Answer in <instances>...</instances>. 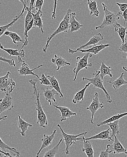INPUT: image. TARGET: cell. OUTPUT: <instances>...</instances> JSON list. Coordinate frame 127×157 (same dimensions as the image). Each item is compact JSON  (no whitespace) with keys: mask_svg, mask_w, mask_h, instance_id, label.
Listing matches in <instances>:
<instances>
[{"mask_svg":"<svg viewBox=\"0 0 127 157\" xmlns=\"http://www.w3.org/2000/svg\"><path fill=\"white\" fill-rule=\"evenodd\" d=\"M0 61L7 63L9 66L15 67H16V62L14 59H8L2 57L0 56Z\"/></svg>","mask_w":127,"mask_h":157,"instance_id":"39","label":"cell"},{"mask_svg":"<svg viewBox=\"0 0 127 157\" xmlns=\"http://www.w3.org/2000/svg\"><path fill=\"white\" fill-rule=\"evenodd\" d=\"M118 123H119V120H118V121H116L113 122L109 123L106 124L110 127V129L111 130L112 135L111 136L112 138L113 137H114L115 135H119L120 134Z\"/></svg>","mask_w":127,"mask_h":157,"instance_id":"33","label":"cell"},{"mask_svg":"<svg viewBox=\"0 0 127 157\" xmlns=\"http://www.w3.org/2000/svg\"><path fill=\"white\" fill-rule=\"evenodd\" d=\"M12 74L7 72L6 75L0 77V92H4L5 94H10L16 86V83L12 78L9 77Z\"/></svg>","mask_w":127,"mask_h":157,"instance_id":"5","label":"cell"},{"mask_svg":"<svg viewBox=\"0 0 127 157\" xmlns=\"http://www.w3.org/2000/svg\"><path fill=\"white\" fill-rule=\"evenodd\" d=\"M87 5L90 11V14L93 17H98L100 15L99 11L98 10L99 6L96 1L87 0Z\"/></svg>","mask_w":127,"mask_h":157,"instance_id":"31","label":"cell"},{"mask_svg":"<svg viewBox=\"0 0 127 157\" xmlns=\"http://www.w3.org/2000/svg\"><path fill=\"white\" fill-rule=\"evenodd\" d=\"M104 107V105H103V103H100V102L98 94L97 92H95L91 104L88 107L86 108V109L90 110L92 113V116L90 120L91 123L94 124L93 120H94V115L100 109H103Z\"/></svg>","mask_w":127,"mask_h":157,"instance_id":"8","label":"cell"},{"mask_svg":"<svg viewBox=\"0 0 127 157\" xmlns=\"http://www.w3.org/2000/svg\"><path fill=\"white\" fill-rule=\"evenodd\" d=\"M116 4L119 7V12L122 15V13H123L127 8V3H119L118 2H116Z\"/></svg>","mask_w":127,"mask_h":157,"instance_id":"41","label":"cell"},{"mask_svg":"<svg viewBox=\"0 0 127 157\" xmlns=\"http://www.w3.org/2000/svg\"><path fill=\"white\" fill-rule=\"evenodd\" d=\"M18 120L17 121L18 126L21 131H20L21 135L23 137L25 136V133L28 130V128L32 127L33 125L31 124L24 121L21 118V116L18 115Z\"/></svg>","mask_w":127,"mask_h":157,"instance_id":"26","label":"cell"},{"mask_svg":"<svg viewBox=\"0 0 127 157\" xmlns=\"http://www.w3.org/2000/svg\"><path fill=\"white\" fill-rule=\"evenodd\" d=\"M20 156V155L15 154L14 155H12L10 156L5 155L3 157H19Z\"/></svg>","mask_w":127,"mask_h":157,"instance_id":"48","label":"cell"},{"mask_svg":"<svg viewBox=\"0 0 127 157\" xmlns=\"http://www.w3.org/2000/svg\"><path fill=\"white\" fill-rule=\"evenodd\" d=\"M114 140L112 145H110L114 155L124 153L127 155V150L123 146L119 140L117 138L116 136H114Z\"/></svg>","mask_w":127,"mask_h":157,"instance_id":"17","label":"cell"},{"mask_svg":"<svg viewBox=\"0 0 127 157\" xmlns=\"http://www.w3.org/2000/svg\"><path fill=\"white\" fill-rule=\"evenodd\" d=\"M33 25H34V21H33V19L31 21L30 23H29V24H28V26H27V29H26V32H27V33L28 34V32L31 30V29H32L33 28Z\"/></svg>","mask_w":127,"mask_h":157,"instance_id":"45","label":"cell"},{"mask_svg":"<svg viewBox=\"0 0 127 157\" xmlns=\"http://www.w3.org/2000/svg\"><path fill=\"white\" fill-rule=\"evenodd\" d=\"M82 141L84 144L82 151L85 153L87 157H94V151L92 143L89 140H83Z\"/></svg>","mask_w":127,"mask_h":157,"instance_id":"29","label":"cell"},{"mask_svg":"<svg viewBox=\"0 0 127 157\" xmlns=\"http://www.w3.org/2000/svg\"><path fill=\"white\" fill-rule=\"evenodd\" d=\"M76 13L75 12H72L71 15V17L69 20V23L71 25V33L77 32L81 29L83 25L81 24L78 21L76 17Z\"/></svg>","mask_w":127,"mask_h":157,"instance_id":"20","label":"cell"},{"mask_svg":"<svg viewBox=\"0 0 127 157\" xmlns=\"http://www.w3.org/2000/svg\"><path fill=\"white\" fill-rule=\"evenodd\" d=\"M58 1V0H54V6H53V10L52 12V19L53 20H55L56 18V12Z\"/></svg>","mask_w":127,"mask_h":157,"instance_id":"42","label":"cell"},{"mask_svg":"<svg viewBox=\"0 0 127 157\" xmlns=\"http://www.w3.org/2000/svg\"><path fill=\"white\" fill-rule=\"evenodd\" d=\"M102 5L104 13V18L100 25L95 27V29L96 30L104 29L106 26H114L117 23L118 21L119 20L120 17H122V15L119 12L115 13L110 11L104 3H102Z\"/></svg>","mask_w":127,"mask_h":157,"instance_id":"3","label":"cell"},{"mask_svg":"<svg viewBox=\"0 0 127 157\" xmlns=\"http://www.w3.org/2000/svg\"><path fill=\"white\" fill-rule=\"evenodd\" d=\"M57 127L59 128L62 132V136L64 138L66 145L65 149L64 151L65 152L66 154L67 155H69L70 147L72 146V144H76V141H78V138L80 136H85L87 134V132H85L77 135H70L66 133L59 124H58Z\"/></svg>","mask_w":127,"mask_h":157,"instance_id":"7","label":"cell"},{"mask_svg":"<svg viewBox=\"0 0 127 157\" xmlns=\"http://www.w3.org/2000/svg\"><path fill=\"white\" fill-rule=\"evenodd\" d=\"M124 76H125L124 73H122L120 76L118 78L115 79L114 81H108V82L112 85L113 87L114 90H117L118 89L120 88V87L123 86L124 85H127V81H126L125 78H124ZM126 91H127V89L126 90L124 91L122 93H123Z\"/></svg>","mask_w":127,"mask_h":157,"instance_id":"27","label":"cell"},{"mask_svg":"<svg viewBox=\"0 0 127 157\" xmlns=\"http://www.w3.org/2000/svg\"><path fill=\"white\" fill-rule=\"evenodd\" d=\"M36 0H31V2H30V6L29 7H28V9L30 10L33 13H34L35 9L34 7V4Z\"/></svg>","mask_w":127,"mask_h":157,"instance_id":"44","label":"cell"},{"mask_svg":"<svg viewBox=\"0 0 127 157\" xmlns=\"http://www.w3.org/2000/svg\"><path fill=\"white\" fill-rule=\"evenodd\" d=\"M56 133H57V131H56V129H54L51 135H45V134L44 135L43 138L41 139L42 144H41V147H40V149L38 150V153H37L36 157H39V155H40V153L42 152V150L45 148H47L52 144L53 141L55 138V135Z\"/></svg>","mask_w":127,"mask_h":157,"instance_id":"12","label":"cell"},{"mask_svg":"<svg viewBox=\"0 0 127 157\" xmlns=\"http://www.w3.org/2000/svg\"><path fill=\"white\" fill-rule=\"evenodd\" d=\"M126 58H127V56H126Z\"/></svg>","mask_w":127,"mask_h":157,"instance_id":"54","label":"cell"},{"mask_svg":"<svg viewBox=\"0 0 127 157\" xmlns=\"http://www.w3.org/2000/svg\"><path fill=\"white\" fill-rule=\"evenodd\" d=\"M110 46V44H100V45H93L91 48L86 49V50L81 49V50H73L69 49H68V52L71 54H73L77 52H80L82 53H92L94 55H97L102 50H104V49Z\"/></svg>","mask_w":127,"mask_h":157,"instance_id":"9","label":"cell"},{"mask_svg":"<svg viewBox=\"0 0 127 157\" xmlns=\"http://www.w3.org/2000/svg\"><path fill=\"white\" fill-rule=\"evenodd\" d=\"M71 13H72V11L71 9H68L63 20L60 22L58 28L50 36L48 37L46 45L43 49V52L45 53H46L47 49L49 47L50 42L52 40V39H53V38H54L56 35L61 33H67L69 28H70L71 25L69 23V20Z\"/></svg>","mask_w":127,"mask_h":157,"instance_id":"2","label":"cell"},{"mask_svg":"<svg viewBox=\"0 0 127 157\" xmlns=\"http://www.w3.org/2000/svg\"><path fill=\"white\" fill-rule=\"evenodd\" d=\"M110 131L111 129L108 128L106 130L102 131L99 134L94 135V136H91L89 138H85L83 136H82V138H78V140L82 141L83 140H107L109 141L114 142V140L110 136Z\"/></svg>","mask_w":127,"mask_h":157,"instance_id":"11","label":"cell"},{"mask_svg":"<svg viewBox=\"0 0 127 157\" xmlns=\"http://www.w3.org/2000/svg\"><path fill=\"white\" fill-rule=\"evenodd\" d=\"M25 11H27V13L26 16H25V22H24V36H25V40H24L23 46H22L20 50L23 49L24 46H27L28 45V43H29V41H28V39H27L29 36H28V34L27 33V32H26V29H27V26H28L29 23L31 22L33 19L32 15L31 14V11L28 9V7L27 6H26V8H25Z\"/></svg>","mask_w":127,"mask_h":157,"instance_id":"19","label":"cell"},{"mask_svg":"<svg viewBox=\"0 0 127 157\" xmlns=\"http://www.w3.org/2000/svg\"><path fill=\"white\" fill-rule=\"evenodd\" d=\"M0 149H2L3 151L5 152V150H8L11 151L14 154L17 155H20V152L19 150H17L16 148L14 147H12L7 145V144L4 142L0 138Z\"/></svg>","mask_w":127,"mask_h":157,"instance_id":"36","label":"cell"},{"mask_svg":"<svg viewBox=\"0 0 127 157\" xmlns=\"http://www.w3.org/2000/svg\"><path fill=\"white\" fill-rule=\"evenodd\" d=\"M7 115H4V116H3L2 117L0 118V121H5L7 119Z\"/></svg>","mask_w":127,"mask_h":157,"instance_id":"49","label":"cell"},{"mask_svg":"<svg viewBox=\"0 0 127 157\" xmlns=\"http://www.w3.org/2000/svg\"><path fill=\"white\" fill-rule=\"evenodd\" d=\"M93 56L92 54L89 53H86L83 57L80 58V57H77L76 59V66L73 70V73H75L73 81H75L77 78L78 74L83 69H87L88 67H93L92 63H88L89 58Z\"/></svg>","mask_w":127,"mask_h":157,"instance_id":"6","label":"cell"},{"mask_svg":"<svg viewBox=\"0 0 127 157\" xmlns=\"http://www.w3.org/2000/svg\"><path fill=\"white\" fill-rule=\"evenodd\" d=\"M43 12L42 11L38 10L36 13H33L31 12L33 18L34 25L33 27H38L40 28L42 33H44V31L43 30V23L42 20V17L43 15Z\"/></svg>","mask_w":127,"mask_h":157,"instance_id":"18","label":"cell"},{"mask_svg":"<svg viewBox=\"0 0 127 157\" xmlns=\"http://www.w3.org/2000/svg\"><path fill=\"white\" fill-rule=\"evenodd\" d=\"M46 76L47 78L49 79L51 87L55 90L59 94L60 97L63 98L64 97V94H63L62 91H61V88H60L59 83H58L57 78H55L54 75L50 76V75H48Z\"/></svg>","mask_w":127,"mask_h":157,"instance_id":"28","label":"cell"},{"mask_svg":"<svg viewBox=\"0 0 127 157\" xmlns=\"http://www.w3.org/2000/svg\"><path fill=\"white\" fill-rule=\"evenodd\" d=\"M114 32L118 33L119 37L121 39L122 41V44L125 43V39L126 33L127 32V27L123 26L118 23L114 25Z\"/></svg>","mask_w":127,"mask_h":157,"instance_id":"30","label":"cell"},{"mask_svg":"<svg viewBox=\"0 0 127 157\" xmlns=\"http://www.w3.org/2000/svg\"><path fill=\"white\" fill-rule=\"evenodd\" d=\"M2 153H1V152H0V157H2Z\"/></svg>","mask_w":127,"mask_h":157,"instance_id":"52","label":"cell"},{"mask_svg":"<svg viewBox=\"0 0 127 157\" xmlns=\"http://www.w3.org/2000/svg\"><path fill=\"white\" fill-rule=\"evenodd\" d=\"M119 51L122 52L126 53L127 54V41L125 40V43L122 44L119 48Z\"/></svg>","mask_w":127,"mask_h":157,"instance_id":"43","label":"cell"},{"mask_svg":"<svg viewBox=\"0 0 127 157\" xmlns=\"http://www.w3.org/2000/svg\"><path fill=\"white\" fill-rule=\"evenodd\" d=\"M14 108L13 98L10 94H5L0 100V115L5 111H10Z\"/></svg>","mask_w":127,"mask_h":157,"instance_id":"10","label":"cell"},{"mask_svg":"<svg viewBox=\"0 0 127 157\" xmlns=\"http://www.w3.org/2000/svg\"><path fill=\"white\" fill-rule=\"evenodd\" d=\"M0 49L6 52L10 56L17 57L19 63L25 62L22 59V58L24 57L25 56V52L23 49H21L20 51H18V49H6L4 47L3 45H2L1 42H0Z\"/></svg>","mask_w":127,"mask_h":157,"instance_id":"14","label":"cell"},{"mask_svg":"<svg viewBox=\"0 0 127 157\" xmlns=\"http://www.w3.org/2000/svg\"><path fill=\"white\" fill-rule=\"evenodd\" d=\"M43 65H39L36 67L34 68L33 69H30V67L27 65V64L24 62L21 65V67H20L19 69L18 70V72L19 73V75L21 76H27V75H33V76H36L38 79L40 78L39 76L38 75L36 74L34 71L36 69L43 67Z\"/></svg>","mask_w":127,"mask_h":157,"instance_id":"13","label":"cell"},{"mask_svg":"<svg viewBox=\"0 0 127 157\" xmlns=\"http://www.w3.org/2000/svg\"><path fill=\"white\" fill-rule=\"evenodd\" d=\"M126 116H127V112L124 113H120V114L118 113V114H116V115L112 116L111 118L107 119L104 121L101 122L100 123L98 124H97V126L98 127H100L101 126L104 125L106 124L109 123L113 122L115 121H116L119 120L121 118Z\"/></svg>","mask_w":127,"mask_h":157,"instance_id":"32","label":"cell"},{"mask_svg":"<svg viewBox=\"0 0 127 157\" xmlns=\"http://www.w3.org/2000/svg\"><path fill=\"white\" fill-rule=\"evenodd\" d=\"M51 61L55 66H57V68L56 70L59 71L60 68L63 67H65L66 66H71V64L69 62H67L64 58L60 56L55 55L54 57L51 59Z\"/></svg>","mask_w":127,"mask_h":157,"instance_id":"23","label":"cell"},{"mask_svg":"<svg viewBox=\"0 0 127 157\" xmlns=\"http://www.w3.org/2000/svg\"><path fill=\"white\" fill-rule=\"evenodd\" d=\"M53 106L56 109H58L61 112V115L60 116V121L62 122L66 121L67 118H70L71 116H77V113L72 112L70 109L69 108L54 105H53Z\"/></svg>","mask_w":127,"mask_h":157,"instance_id":"15","label":"cell"},{"mask_svg":"<svg viewBox=\"0 0 127 157\" xmlns=\"http://www.w3.org/2000/svg\"><path fill=\"white\" fill-rule=\"evenodd\" d=\"M122 17H123L124 19V26H125V22L127 21V8L123 13H122Z\"/></svg>","mask_w":127,"mask_h":157,"instance_id":"46","label":"cell"},{"mask_svg":"<svg viewBox=\"0 0 127 157\" xmlns=\"http://www.w3.org/2000/svg\"><path fill=\"white\" fill-rule=\"evenodd\" d=\"M31 85L32 86L33 89V93L34 94L35 100L34 104L36 105V110L37 112V124H39L40 127L45 128L48 125V121L47 120L46 115L43 110V107L41 105L40 101V92L37 87V83L38 81L36 79H32L29 80Z\"/></svg>","mask_w":127,"mask_h":157,"instance_id":"1","label":"cell"},{"mask_svg":"<svg viewBox=\"0 0 127 157\" xmlns=\"http://www.w3.org/2000/svg\"><path fill=\"white\" fill-rule=\"evenodd\" d=\"M123 69L124 71H125L127 72V67H123Z\"/></svg>","mask_w":127,"mask_h":157,"instance_id":"51","label":"cell"},{"mask_svg":"<svg viewBox=\"0 0 127 157\" xmlns=\"http://www.w3.org/2000/svg\"><path fill=\"white\" fill-rule=\"evenodd\" d=\"M126 35H127V32H126Z\"/></svg>","mask_w":127,"mask_h":157,"instance_id":"53","label":"cell"},{"mask_svg":"<svg viewBox=\"0 0 127 157\" xmlns=\"http://www.w3.org/2000/svg\"><path fill=\"white\" fill-rule=\"evenodd\" d=\"M26 5H27V3L24 4V5L23 10H22L21 12L19 14L15 17V18L13 20L12 22L8 24L5 25L0 26V38L2 35L4 34L5 32L7 31V30H8L10 27H12V25H14L15 23L19 19L23 18L24 13L25 11Z\"/></svg>","mask_w":127,"mask_h":157,"instance_id":"16","label":"cell"},{"mask_svg":"<svg viewBox=\"0 0 127 157\" xmlns=\"http://www.w3.org/2000/svg\"><path fill=\"white\" fill-rule=\"evenodd\" d=\"M59 94L55 90L53 89L52 90H49L48 88L46 89L44 92V97L45 99L49 103L50 105H52V101L57 104L56 99L54 98L55 95H58Z\"/></svg>","mask_w":127,"mask_h":157,"instance_id":"25","label":"cell"},{"mask_svg":"<svg viewBox=\"0 0 127 157\" xmlns=\"http://www.w3.org/2000/svg\"><path fill=\"white\" fill-rule=\"evenodd\" d=\"M104 39V36H102V34L100 33H99L96 35L93 36L89 41L83 45H81L79 48H78L77 50H81V49H83L85 47H88L90 45H96L97 44L99 43L100 41H101Z\"/></svg>","mask_w":127,"mask_h":157,"instance_id":"22","label":"cell"},{"mask_svg":"<svg viewBox=\"0 0 127 157\" xmlns=\"http://www.w3.org/2000/svg\"><path fill=\"white\" fill-rule=\"evenodd\" d=\"M82 80L83 81H85V80L88 81V82L91 83V84H92L95 87L99 89L102 90L105 94L107 102L110 104L112 102V100L111 98L110 94L108 93V92L104 88V85H103V81L102 80L100 76L99 72L98 71H96L95 73L93 74L92 78H85V77H83Z\"/></svg>","mask_w":127,"mask_h":157,"instance_id":"4","label":"cell"},{"mask_svg":"<svg viewBox=\"0 0 127 157\" xmlns=\"http://www.w3.org/2000/svg\"><path fill=\"white\" fill-rule=\"evenodd\" d=\"M91 85V83L88 82L83 88L82 89L80 90L76 93V94L74 95L73 99H72V102L74 104H78V103H82V101L84 100V96L85 94V91L89 87L90 85Z\"/></svg>","mask_w":127,"mask_h":157,"instance_id":"21","label":"cell"},{"mask_svg":"<svg viewBox=\"0 0 127 157\" xmlns=\"http://www.w3.org/2000/svg\"><path fill=\"white\" fill-rule=\"evenodd\" d=\"M111 144H108L107 145V148L106 150H104V149L101 150L100 154L99 157H109V155L111 153H112V150H110L109 151V148L110 147Z\"/></svg>","mask_w":127,"mask_h":157,"instance_id":"37","label":"cell"},{"mask_svg":"<svg viewBox=\"0 0 127 157\" xmlns=\"http://www.w3.org/2000/svg\"><path fill=\"white\" fill-rule=\"evenodd\" d=\"M44 0H36L35 1L34 8L36 11H42V7L44 4Z\"/></svg>","mask_w":127,"mask_h":157,"instance_id":"40","label":"cell"},{"mask_svg":"<svg viewBox=\"0 0 127 157\" xmlns=\"http://www.w3.org/2000/svg\"><path fill=\"white\" fill-rule=\"evenodd\" d=\"M4 35L10 37L12 39V42L14 44H16L17 43L22 42L23 41L21 38L16 33L7 31L5 33Z\"/></svg>","mask_w":127,"mask_h":157,"instance_id":"35","label":"cell"},{"mask_svg":"<svg viewBox=\"0 0 127 157\" xmlns=\"http://www.w3.org/2000/svg\"><path fill=\"white\" fill-rule=\"evenodd\" d=\"M63 141V139H61L58 142V144L53 148L48 150L45 152L43 157H56L59 150V146Z\"/></svg>","mask_w":127,"mask_h":157,"instance_id":"34","label":"cell"},{"mask_svg":"<svg viewBox=\"0 0 127 157\" xmlns=\"http://www.w3.org/2000/svg\"><path fill=\"white\" fill-rule=\"evenodd\" d=\"M100 68L98 70L99 72V75L102 80L103 81L104 77L106 75L110 76L112 78L113 75L112 74L111 71H112L111 67V66H107L104 64V62H102L100 65Z\"/></svg>","mask_w":127,"mask_h":157,"instance_id":"24","label":"cell"},{"mask_svg":"<svg viewBox=\"0 0 127 157\" xmlns=\"http://www.w3.org/2000/svg\"><path fill=\"white\" fill-rule=\"evenodd\" d=\"M19 1H20V2L23 5H24V4L27 3L28 2H25V0H19Z\"/></svg>","mask_w":127,"mask_h":157,"instance_id":"50","label":"cell"},{"mask_svg":"<svg viewBox=\"0 0 127 157\" xmlns=\"http://www.w3.org/2000/svg\"><path fill=\"white\" fill-rule=\"evenodd\" d=\"M0 152L2 153V154H4V155H8L10 156L12 155H11V154H10L9 153H8V152H5V151H3L2 149H0Z\"/></svg>","mask_w":127,"mask_h":157,"instance_id":"47","label":"cell"},{"mask_svg":"<svg viewBox=\"0 0 127 157\" xmlns=\"http://www.w3.org/2000/svg\"><path fill=\"white\" fill-rule=\"evenodd\" d=\"M40 83L41 85H44L45 86H51V84L50 83L49 79L47 78L46 76L44 74H42L41 77L39 78Z\"/></svg>","mask_w":127,"mask_h":157,"instance_id":"38","label":"cell"}]
</instances>
